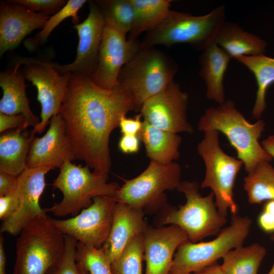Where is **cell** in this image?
I'll return each mask as SVG.
<instances>
[{
  "mask_svg": "<svg viewBox=\"0 0 274 274\" xmlns=\"http://www.w3.org/2000/svg\"><path fill=\"white\" fill-rule=\"evenodd\" d=\"M231 58L214 42L202 50L199 57V74L207 86L206 96L219 105L225 101L223 80Z\"/></svg>",
  "mask_w": 274,
  "mask_h": 274,
  "instance_id": "22",
  "label": "cell"
},
{
  "mask_svg": "<svg viewBox=\"0 0 274 274\" xmlns=\"http://www.w3.org/2000/svg\"><path fill=\"white\" fill-rule=\"evenodd\" d=\"M259 227L266 233H274V215L262 210L257 219Z\"/></svg>",
  "mask_w": 274,
  "mask_h": 274,
  "instance_id": "41",
  "label": "cell"
},
{
  "mask_svg": "<svg viewBox=\"0 0 274 274\" xmlns=\"http://www.w3.org/2000/svg\"><path fill=\"white\" fill-rule=\"evenodd\" d=\"M28 126L26 119L22 114L9 115L0 113V132L1 133L16 128L24 130Z\"/></svg>",
  "mask_w": 274,
  "mask_h": 274,
  "instance_id": "37",
  "label": "cell"
},
{
  "mask_svg": "<svg viewBox=\"0 0 274 274\" xmlns=\"http://www.w3.org/2000/svg\"><path fill=\"white\" fill-rule=\"evenodd\" d=\"M53 169L47 165L27 167L18 176L16 190L19 206L16 212L3 222L1 232L16 235L36 218L46 213L40 205V199L46 186L45 175Z\"/></svg>",
  "mask_w": 274,
  "mask_h": 274,
  "instance_id": "16",
  "label": "cell"
},
{
  "mask_svg": "<svg viewBox=\"0 0 274 274\" xmlns=\"http://www.w3.org/2000/svg\"><path fill=\"white\" fill-rule=\"evenodd\" d=\"M4 237L2 235L0 236V274L6 273V256L4 246Z\"/></svg>",
  "mask_w": 274,
  "mask_h": 274,
  "instance_id": "43",
  "label": "cell"
},
{
  "mask_svg": "<svg viewBox=\"0 0 274 274\" xmlns=\"http://www.w3.org/2000/svg\"><path fill=\"white\" fill-rule=\"evenodd\" d=\"M140 141L137 135L122 134L118 142V148L124 154L136 153L140 150Z\"/></svg>",
  "mask_w": 274,
  "mask_h": 274,
  "instance_id": "39",
  "label": "cell"
},
{
  "mask_svg": "<svg viewBox=\"0 0 274 274\" xmlns=\"http://www.w3.org/2000/svg\"><path fill=\"white\" fill-rule=\"evenodd\" d=\"M176 62L155 47L141 48L121 70L119 85L132 95L140 110L143 102L173 82L178 72Z\"/></svg>",
  "mask_w": 274,
  "mask_h": 274,
  "instance_id": "7",
  "label": "cell"
},
{
  "mask_svg": "<svg viewBox=\"0 0 274 274\" xmlns=\"http://www.w3.org/2000/svg\"><path fill=\"white\" fill-rule=\"evenodd\" d=\"M49 15L34 12L9 1L0 4V57L16 48L26 36L43 28Z\"/></svg>",
  "mask_w": 274,
  "mask_h": 274,
  "instance_id": "19",
  "label": "cell"
},
{
  "mask_svg": "<svg viewBox=\"0 0 274 274\" xmlns=\"http://www.w3.org/2000/svg\"><path fill=\"white\" fill-rule=\"evenodd\" d=\"M9 1L22 5L34 12L47 15L55 14L67 3L65 0H12Z\"/></svg>",
  "mask_w": 274,
  "mask_h": 274,
  "instance_id": "35",
  "label": "cell"
},
{
  "mask_svg": "<svg viewBox=\"0 0 274 274\" xmlns=\"http://www.w3.org/2000/svg\"><path fill=\"white\" fill-rule=\"evenodd\" d=\"M244 189L251 204L274 200V167L268 161L259 163L244 179Z\"/></svg>",
  "mask_w": 274,
  "mask_h": 274,
  "instance_id": "29",
  "label": "cell"
},
{
  "mask_svg": "<svg viewBox=\"0 0 274 274\" xmlns=\"http://www.w3.org/2000/svg\"><path fill=\"white\" fill-rule=\"evenodd\" d=\"M261 145L264 150L274 159V135H271L264 140Z\"/></svg>",
  "mask_w": 274,
  "mask_h": 274,
  "instance_id": "44",
  "label": "cell"
},
{
  "mask_svg": "<svg viewBox=\"0 0 274 274\" xmlns=\"http://www.w3.org/2000/svg\"><path fill=\"white\" fill-rule=\"evenodd\" d=\"M190 274H225L221 265L216 262Z\"/></svg>",
  "mask_w": 274,
  "mask_h": 274,
  "instance_id": "42",
  "label": "cell"
},
{
  "mask_svg": "<svg viewBox=\"0 0 274 274\" xmlns=\"http://www.w3.org/2000/svg\"><path fill=\"white\" fill-rule=\"evenodd\" d=\"M143 235L145 274H169L178 248L188 240L186 233L174 225L148 226Z\"/></svg>",
  "mask_w": 274,
  "mask_h": 274,
  "instance_id": "18",
  "label": "cell"
},
{
  "mask_svg": "<svg viewBox=\"0 0 274 274\" xmlns=\"http://www.w3.org/2000/svg\"><path fill=\"white\" fill-rule=\"evenodd\" d=\"M18 176L0 170V196L14 190L17 185Z\"/></svg>",
  "mask_w": 274,
  "mask_h": 274,
  "instance_id": "40",
  "label": "cell"
},
{
  "mask_svg": "<svg viewBox=\"0 0 274 274\" xmlns=\"http://www.w3.org/2000/svg\"><path fill=\"white\" fill-rule=\"evenodd\" d=\"M89 167L77 165L72 162L65 163L52 183L54 189H59L63 197L59 203H54L45 211L55 216L73 217L91 206L93 198L99 196L113 197L119 185L108 182V174L95 170Z\"/></svg>",
  "mask_w": 274,
  "mask_h": 274,
  "instance_id": "5",
  "label": "cell"
},
{
  "mask_svg": "<svg viewBox=\"0 0 274 274\" xmlns=\"http://www.w3.org/2000/svg\"><path fill=\"white\" fill-rule=\"evenodd\" d=\"M89 6L87 18L73 26L79 38L75 60L63 65L53 63L54 68L60 74L77 73L91 78L96 69L106 20L95 1H90Z\"/></svg>",
  "mask_w": 274,
  "mask_h": 274,
  "instance_id": "15",
  "label": "cell"
},
{
  "mask_svg": "<svg viewBox=\"0 0 274 274\" xmlns=\"http://www.w3.org/2000/svg\"><path fill=\"white\" fill-rule=\"evenodd\" d=\"M143 234L133 237L121 254L111 262L114 274H143Z\"/></svg>",
  "mask_w": 274,
  "mask_h": 274,
  "instance_id": "30",
  "label": "cell"
},
{
  "mask_svg": "<svg viewBox=\"0 0 274 274\" xmlns=\"http://www.w3.org/2000/svg\"><path fill=\"white\" fill-rule=\"evenodd\" d=\"M142 118L140 114L136 115L132 118H127L126 116L123 117L119 124L122 134L138 135L143 124V120H142Z\"/></svg>",
  "mask_w": 274,
  "mask_h": 274,
  "instance_id": "38",
  "label": "cell"
},
{
  "mask_svg": "<svg viewBox=\"0 0 274 274\" xmlns=\"http://www.w3.org/2000/svg\"><path fill=\"white\" fill-rule=\"evenodd\" d=\"M132 110H137L133 97L121 85L106 89L89 77L72 73L59 114L76 158L93 170L108 174L111 133Z\"/></svg>",
  "mask_w": 274,
  "mask_h": 274,
  "instance_id": "1",
  "label": "cell"
},
{
  "mask_svg": "<svg viewBox=\"0 0 274 274\" xmlns=\"http://www.w3.org/2000/svg\"><path fill=\"white\" fill-rule=\"evenodd\" d=\"M72 144L66 135L63 119L59 113L53 116L47 132L33 140L27 166H50L60 168L65 163L76 159Z\"/></svg>",
  "mask_w": 274,
  "mask_h": 274,
  "instance_id": "17",
  "label": "cell"
},
{
  "mask_svg": "<svg viewBox=\"0 0 274 274\" xmlns=\"http://www.w3.org/2000/svg\"><path fill=\"white\" fill-rule=\"evenodd\" d=\"M196 181H181L177 190L185 196L186 202L178 208L164 206L156 222L157 227L174 225L182 229L188 239L197 243L204 238L217 235L227 220L218 212L212 191L202 197Z\"/></svg>",
  "mask_w": 274,
  "mask_h": 274,
  "instance_id": "3",
  "label": "cell"
},
{
  "mask_svg": "<svg viewBox=\"0 0 274 274\" xmlns=\"http://www.w3.org/2000/svg\"><path fill=\"white\" fill-rule=\"evenodd\" d=\"M219 132L210 130L204 132V137L197 150L206 166L205 176L200 184L202 188H210L219 213L224 217L230 211L236 215L237 206L233 199V187L236 176L243 163L226 154L219 143Z\"/></svg>",
  "mask_w": 274,
  "mask_h": 274,
  "instance_id": "8",
  "label": "cell"
},
{
  "mask_svg": "<svg viewBox=\"0 0 274 274\" xmlns=\"http://www.w3.org/2000/svg\"><path fill=\"white\" fill-rule=\"evenodd\" d=\"M213 42L234 59L242 56L264 54L267 46L263 39L231 22H225Z\"/></svg>",
  "mask_w": 274,
  "mask_h": 274,
  "instance_id": "24",
  "label": "cell"
},
{
  "mask_svg": "<svg viewBox=\"0 0 274 274\" xmlns=\"http://www.w3.org/2000/svg\"><path fill=\"white\" fill-rule=\"evenodd\" d=\"M266 253L265 248L259 244L242 245L228 252L221 266L225 274H257Z\"/></svg>",
  "mask_w": 274,
  "mask_h": 274,
  "instance_id": "28",
  "label": "cell"
},
{
  "mask_svg": "<svg viewBox=\"0 0 274 274\" xmlns=\"http://www.w3.org/2000/svg\"><path fill=\"white\" fill-rule=\"evenodd\" d=\"M188 95L174 81L159 93L142 105L140 111L143 120L157 128L177 133H192L193 129L188 122Z\"/></svg>",
  "mask_w": 274,
  "mask_h": 274,
  "instance_id": "14",
  "label": "cell"
},
{
  "mask_svg": "<svg viewBox=\"0 0 274 274\" xmlns=\"http://www.w3.org/2000/svg\"><path fill=\"white\" fill-rule=\"evenodd\" d=\"M169 274H170V273H169Z\"/></svg>",
  "mask_w": 274,
  "mask_h": 274,
  "instance_id": "47",
  "label": "cell"
},
{
  "mask_svg": "<svg viewBox=\"0 0 274 274\" xmlns=\"http://www.w3.org/2000/svg\"><path fill=\"white\" fill-rule=\"evenodd\" d=\"M21 128L8 130L0 136V170L19 176L26 168L31 143L35 138L31 132Z\"/></svg>",
  "mask_w": 274,
  "mask_h": 274,
  "instance_id": "23",
  "label": "cell"
},
{
  "mask_svg": "<svg viewBox=\"0 0 274 274\" xmlns=\"http://www.w3.org/2000/svg\"><path fill=\"white\" fill-rule=\"evenodd\" d=\"M270 239L274 241V234L270 236ZM267 274H274V263Z\"/></svg>",
  "mask_w": 274,
  "mask_h": 274,
  "instance_id": "46",
  "label": "cell"
},
{
  "mask_svg": "<svg viewBox=\"0 0 274 274\" xmlns=\"http://www.w3.org/2000/svg\"><path fill=\"white\" fill-rule=\"evenodd\" d=\"M134 19L128 39H137L140 35L148 32L159 24L169 11L172 1L131 0Z\"/></svg>",
  "mask_w": 274,
  "mask_h": 274,
  "instance_id": "27",
  "label": "cell"
},
{
  "mask_svg": "<svg viewBox=\"0 0 274 274\" xmlns=\"http://www.w3.org/2000/svg\"><path fill=\"white\" fill-rule=\"evenodd\" d=\"M274 215V200L265 201L263 204L262 210Z\"/></svg>",
  "mask_w": 274,
  "mask_h": 274,
  "instance_id": "45",
  "label": "cell"
},
{
  "mask_svg": "<svg viewBox=\"0 0 274 274\" xmlns=\"http://www.w3.org/2000/svg\"><path fill=\"white\" fill-rule=\"evenodd\" d=\"M65 248L62 257L53 263L45 274H90L76 260L77 241L65 235Z\"/></svg>",
  "mask_w": 274,
  "mask_h": 274,
  "instance_id": "34",
  "label": "cell"
},
{
  "mask_svg": "<svg viewBox=\"0 0 274 274\" xmlns=\"http://www.w3.org/2000/svg\"><path fill=\"white\" fill-rule=\"evenodd\" d=\"M225 19L224 6L201 16L170 10L159 24L146 33L141 47L188 44L202 51L214 42Z\"/></svg>",
  "mask_w": 274,
  "mask_h": 274,
  "instance_id": "4",
  "label": "cell"
},
{
  "mask_svg": "<svg viewBox=\"0 0 274 274\" xmlns=\"http://www.w3.org/2000/svg\"><path fill=\"white\" fill-rule=\"evenodd\" d=\"M126 35L106 21L97 66L90 78L99 87L112 89L119 85L121 70L141 49L140 41L127 39Z\"/></svg>",
  "mask_w": 274,
  "mask_h": 274,
  "instance_id": "13",
  "label": "cell"
},
{
  "mask_svg": "<svg viewBox=\"0 0 274 274\" xmlns=\"http://www.w3.org/2000/svg\"><path fill=\"white\" fill-rule=\"evenodd\" d=\"M106 21L120 31L129 33L132 26L134 11L131 0H98Z\"/></svg>",
  "mask_w": 274,
  "mask_h": 274,
  "instance_id": "31",
  "label": "cell"
},
{
  "mask_svg": "<svg viewBox=\"0 0 274 274\" xmlns=\"http://www.w3.org/2000/svg\"><path fill=\"white\" fill-rule=\"evenodd\" d=\"M252 223L248 216L232 215L229 225L222 229L214 239L183 242L175 254L169 273L190 274L217 262L228 252L243 245Z\"/></svg>",
  "mask_w": 274,
  "mask_h": 274,
  "instance_id": "9",
  "label": "cell"
},
{
  "mask_svg": "<svg viewBox=\"0 0 274 274\" xmlns=\"http://www.w3.org/2000/svg\"><path fill=\"white\" fill-rule=\"evenodd\" d=\"M87 2L86 0L68 1L62 8L49 17L42 30L35 37L33 44L38 45L44 43L53 30L68 17L73 18V22L74 25L79 23V18L77 13Z\"/></svg>",
  "mask_w": 274,
  "mask_h": 274,
  "instance_id": "33",
  "label": "cell"
},
{
  "mask_svg": "<svg viewBox=\"0 0 274 274\" xmlns=\"http://www.w3.org/2000/svg\"><path fill=\"white\" fill-rule=\"evenodd\" d=\"M138 136L150 161L167 164L179 158L182 138L177 133L157 128L143 120Z\"/></svg>",
  "mask_w": 274,
  "mask_h": 274,
  "instance_id": "25",
  "label": "cell"
},
{
  "mask_svg": "<svg viewBox=\"0 0 274 274\" xmlns=\"http://www.w3.org/2000/svg\"><path fill=\"white\" fill-rule=\"evenodd\" d=\"M181 176V168L178 163L163 164L150 161L139 175L125 181L113 197L116 202L143 210L164 207V192L177 189Z\"/></svg>",
  "mask_w": 274,
  "mask_h": 274,
  "instance_id": "10",
  "label": "cell"
},
{
  "mask_svg": "<svg viewBox=\"0 0 274 274\" xmlns=\"http://www.w3.org/2000/svg\"><path fill=\"white\" fill-rule=\"evenodd\" d=\"M16 63L24 65L25 78L37 89V99L41 106V120L31 132L41 134L51 118L59 113L71 73L60 74L53 63L31 58L19 59Z\"/></svg>",
  "mask_w": 274,
  "mask_h": 274,
  "instance_id": "11",
  "label": "cell"
},
{
  "mask_svg": "<svg viewBox=\"0 0 274 274\" xmlns=\"http://www.w3.org/2000/svg\"><path fill=\"white\" fill-rule=\"evenodd\" d=\"M147 226L143 209L117 202L110 234L101 248L111 262L133 237L143 234Z\"/></svg>",
  "mask_w": 274,
  "mask_h": 274,
  "instance_id": "20",
  "label": "cell"
},
{
  "mask_svg": "<svg viewBox=\"0 0 274 274\" xmlns=\"http://www.w3.org/2000/svg\"><path fill=\"white\" fill-rule=\"evenodd\" d=\"M12 274H45L63 255L65 235L45 213L25 226L16 241Z\"/></svg>",
  "mask_w": 274,
  "mask_h": 274,
  "instance_id": "6",
  "label": "cell"
},
{
  "mask_svg": "<svg viewBox=\"0 0 274 274\" xmlns=\"http://www.w3.org/2000/svg\"><path fill=\"white\" fill-rule=\"evenodd\" d=\"M19 206V198L16 188L13 191L0 196V219L3 222L7 220L16 212Z\"/></svg>",
  "mask_w": 274,
  "mask_h": 274,
  "instance_id": "36",
  "label": "cell"
},
{
  "mask_svg": "<svg viewBox=\"0 0 274 274\" xmlns=\"http://www.w3.org/2000/svg\"><path fill=\"white\" fill-rule=\"evenodd\" d=\"M235 59L248 68L255 78L257 90L252 114L253 118L259 119L266 108L267 90L274 83V58L261 54L242 56Z\"/></svg>",
  "mask_w": 274,
  "mask_h": 274,
  "instance_id": "26",
  "label": "cell"
},
{
  "mask_svg": "<svg viewBox=\"0 0 274 274\" xmlns=\"http://www.w3.org/2000/svg\"><path fill=\"white\" fill-rule=\"evenodd\" d=\"M116 202L113 197L96 196L91 206L75 216L50 219L64 235L74 237L78 242L101 248L110 234Z\"/></svg>",
  "mask_w": 274,
  "mask_h": 274,
  "instance_id": "12",
  "label": "cell"
},
{
  "mask_svg": "<svg viewBox=\"0 0 274 274\" xmlns=\"http://www.w3.org/2000/svg\"><path fill=\"white\" fill-rule=\"evenodd\" d=\"M20 64L15 63L13 70L0 73V86L3 96L0 100V113L9 115L22 114L29 126L35 127L39 118L32 112L26 94L24 73Z\"/></svg>",
  "mask_w": 274,
  "mask_h": 274,
  "instance_id": "21",
  "label": "cell"
},
{
  "mask_svg": "<svg viewBox=\"0 0 274 274\" xmlns=\"http://www.w3.org/2000/svg\"><path fill=\"white\" fill-rule=\"evenodd\" d=\"M265 125L262 120L249 123L236 109L233 101L228 100L207 109L200 118L198 129L203 132L216 130L223 133L249 174L260 162L272 159L259 142Z\"/></svg>",
  "mask_w": 274,
  "mask_h": 274,
  "instance_id": "2",
  "label": "cell"
},
{
  "mask_svg": "<svg viewBox=\"0 0 274 274\" xmlns=\"http://www.w3.org/2000/svg\"><path fill=\"white\" fill-rule=\"evenodd\" d=\"M76 260L90 274H114L111 262L101 248L77 242Z\"/></svg>",
  "mask_w": 274,
  "mask_h": 274,
  "instance_id": "32",
  "label": "cell"
}]
</instances>
